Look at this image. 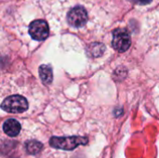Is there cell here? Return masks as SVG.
Here are the masks:
<instances>
[{"instance_id": "6da1fadb", "label": "cell", "mask_w": 159, "mask_h": 158, "mask_svg": "<svg viewBox=\"0 0 159 158\" xmlns=\"http://www.w3.org/2000/svg\"><path fill=\"white\" fill-rule=\"evenodd\" d=\"M89 141L85 137L70 136V137H52L49 140V145L56 149L71 151L79 145L88 144Z\"/></svg>"}, {"instance_id": "7a4b0ae2", "label": "cell", "mask_w": 159, "mask_h": 158, "mask_svg": "<svg viewBox=\"0 0 159 158\" xmlns=\"http://www.w3.org/2000/svg\"><path fill=\"white\" fill-rule=\"evenodd\" d=\"M27 100L20 95H12L6 98L2 104L1 108L10 114H20L25 112L28 109Z\"/></svg>"}, {"instance_id": "3957f363", "label": "cell", "mask_w": 159, "mask_h": 158, "mask_svg": "<svg viewBox=\"0 0 159 158\" xmlns=\"http://www.w3.org/2000/svg\"><path fill=\"white\" fill-rule=\"evenodd\" d=\"M131 45V39L129 32L124 28L116 29L113 32L112 46L118 52L127 51Z\"/></svg>"}, {"instance_id": "277c9868", "label": "cell", "mask_w": 159, "mask_h": 158, "mask_svg": "<svg viewBox=\"0 0 159 158\" xmlns=\"http://www.w3.org/2000/svg\"><path fill=\"white\" fill-rule=\"evenodd\" d=\"M29 34L34 40L43 41L49 34L48 24L44 20H34L29 26Z\"/></svg>"}, {"instance_id": "5b68a950", "label": "cell", "mask_w": 159, "mask_h": 158, "mask_svg": "<svg viewBox=\"0 0 159 158\" xmlns=\"http://www.w3.org/2000/svg\"><path fill=\"white\" fill-rule=\"evenodd\" d=\"M89 20L88 12L83 7H73L67 15V20L70 25L74 27H82L84 26Z\"/></svg>"}, {"instance_id": "8992f818", "label": "cell", "mask_w": 159, "mask_h": 158, "mask_svg": "<svg viewBox=\"0 0 159 158\" xmlns=\"http://www.w3.org/2000/svg\"><path fill=\"white\" fill-rule=\"evenodd\" d=\"M20 129H21L20 124L19 123V121L15 119H7V121H5L3 125L4 132L9 137L18 136L20 131Z\"/></svg>"}, {"instance_id": "52a82bcc", "label": "cell", "mask_w": 159, "mask_h": 158, "mask_svg": "<svg viewBox=\"0 0 159 158\" xmlns=\"http://www.w3.org/2000/svg\"><path fill=\"white\" fill-rule=\"evenodd\" d=\"M39 75L42 80V82L46 85H49L53 80V74H52V69L49 65L43 64L39 67Z\"/></svg>"}, {"instance_id": "ba28073f", "label": "cell", "mask_w": 159, "mask_h": 158, "mask_svg": "<svg viewBox=\"0 0 159 158\" xmlns=\"http://www.w3.org/2000/svg\"><path fill=\"white\" fill-rule=\"evenodd\" d=\"M105 50V47L103 44L102 43H98V42H95V43H91L89 47V55L94 57V58H98V57H101L103 52Z\"/></svg>"}, {"instance_id": "9c48e42d", "label": "cell", "mask_w": 159, "mask_h": 158, "mask_svg": "<svg viewBox=\"0 0 159 158\" xmlns=\"http://www.w3.org/2000/svg\"><path fill=\"white\" fill-rule=\"evenodd\" d=\"M43 149V144L37 141H29L26 142V151L30 155H36Z\"/></svg>"}, {"instance_id": "30bf717a", "label": "cell", "mask_w": 159, "mask_h": 158, "mask_svg": "<svg viewBox=\"0 0 159 158\" xmlns=\"http://www.w3.org/2000/svg\"><path fill=\"white\" fill-rule=\"evenodd\" d=\"M131 1L136 4H139V5H147V4L151 3L152 0H131Z\"/></svg>"}]
</instances>
